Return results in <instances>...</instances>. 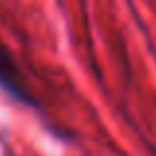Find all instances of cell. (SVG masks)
I'll return each instance as SVG.
<instances>
[{
    "mask_svg": "<svg viewBox=\"0 0 156 156\" xmlns=\"http://www.w3.org/2000/svg\"><path fill=\"white\" fill-rule=\"evenodd\" d=\"M0 89L22 105L28 107L38 105L36 95L32 93L16 57L12 55V51L6 48V44L2 40H0Z\"/></svg>",
    "mask_w": 156,
    "mask_h": 156,
    "instance_id": "obj_1",
    "label": "cell"
}]
</instances>
